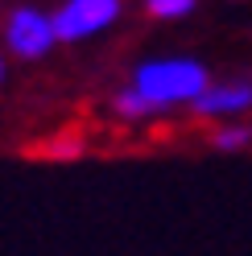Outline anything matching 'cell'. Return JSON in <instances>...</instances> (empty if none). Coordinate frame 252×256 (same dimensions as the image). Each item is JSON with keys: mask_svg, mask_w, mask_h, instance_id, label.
Wrapping results in <instances>:
<instances>
[{"mask_svg": "<svg viewBox=\"0 0 252 256\" xmlns=\"http://www.w3.org/2000/svg\"><path fill=\"white\" fill-rule=\"evenodd\" d=\"M198 4V0H145L149 17H162V21H174V17H186Z\"/></svg>", "mask_w": 252, "mask_h": 256, "instance_id": "obj_7", "label": "cell"}, {"mask_svg": "<svg viewBox=\"0 0 252 256\" xmlns=\"http://www.w3.org/2000/svg\"><path fill=\"white\" fill-rule=\"evenodd\" d=\"M252 108V83H219V87H207L190 104L194 116L202 120H224V116H240V112Z\"/></svg>", "mask_w": 252, "mask_h": 256, "instance_id": "obj_4", "label": "cell"}, {"mask_svg": "<svg viewBox=\"0 0 252 256\" xmlns=\"http://www.w3.org/2000/svg\"><path fill=\"white\" fill-rule=\"evenodd\" d=\"M116 17H120V0H66L54 12V34L58 42H78L108 29Z\"/></svg>", "mask_w": 252, "mask_h": 256, "instance_id": "obj_2", "label": "cell"}, {"mask_svg": "<svg viewBox=\"0 0 252 256\" xmlns=\"http://www.w3.org/2000/svg\"><path fill=\"white\" fill-rule=\"evenodd\" d=\"M112 108H116V116H124V120H145V116H157V112H162V108H153L140 91H132V87L120 91L112 100Z\"/></svg>", "mask_w": 252, "mask_h": 256, "instance_id": "obj_5", "label": "cell"}, {"mask_svg": "<svg viewBox=\"0 0 252 256\" xmlns=\"http://www.w3.org/2000/svg\"><path fill=\"white\" fill-rule=\"evenodd\" d=\"M4 42L17 58H42L50 46L58 42L54 34V17H42L38 8H17L4 25Z\"/></svg>", "mask_w": 252, "mask_h": 256, "instance_id": "obj_3", "label": "cell"}, {"mask_svg": "<svg viewBox=\"0 0 252 256\" xmlns=\"http://www.w3.org/2000/svg\"><path fill=\"white\" fill-rule=\"evenodd\" d=\"M0 78H4V62H0Z\"/></svg>", "mask_w": 252, "mask_h": 256, "instance_id": "obj_8", "label": "cell"}, {"mask_svg": "<svg viewBox=\"0 0 252 256\" xmlns=\"http://www.w3.org/2000/svg\"><path fill=\"white\" fill-rule=\"evenodd\" d=\"M211 145L224 149V153H236V149H248L252 145V128L248 124H224L211 132Z\"/></svg>", "mask_w": 252, "mask_h": 256, "instance_id": "obj_6", "label": "cell"}, {"mask_svg": "<svg viewBox=\"0 0 252 256\" xmlns=\"http://www.w3.org/2000/svg\"><path fill=\"white\" fill-rule=\"evenodd\" d=\"M207 87H211L207 66L194 58H157V62L136 66V74H132V91H140L162 112L174 104H194Z\"/></svg>", "mask_w": 252, "mask_h": 256, "instance_id": "obj_1", "label": "cell"}]
</instances>
